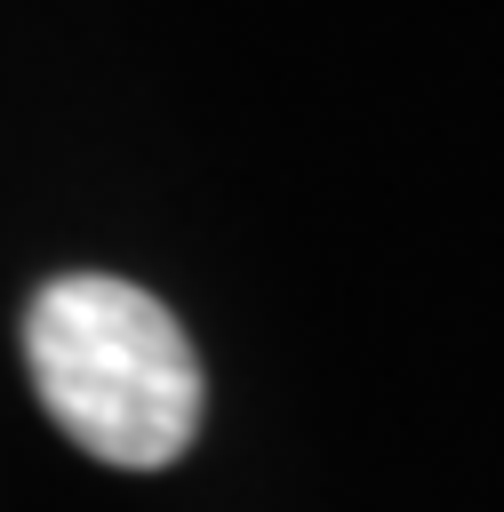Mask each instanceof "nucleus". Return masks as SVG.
<instances>
[{"mask_svg":"<svg viewBox=\"0 0 504 512\" xmlns=\"http://www.w3.org/2000/svg\"><path fill=\"white\" fill-rule=\"evenodd\" d=\"M24 368L64 440L120 472H160L192 448L208 384L176 312L112 272H64L24 312Z\"/></svg>","mask_w":504,"mask_h":512,"instance_id":"obj_1","label":"nucleus"}]
</instances>
